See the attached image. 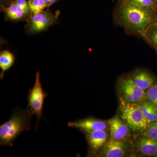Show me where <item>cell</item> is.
<instances>
[{
    "instance_id": "cell-13",
    "label": "cell",
    "mask_w": 157,
    "mask_h": 157,
    "mask_svg": "<svg viewBox=\"0 0 157 157\" xmlns=\"http://www.w3.org/2000/svg\"><path fill=\"white\" fill-rule=\"evenodd\" d=\"M137 104L149 122L157 121V107L147 100Z\"/></svg>"
},
{
    "instance_id": "cell-11",
    "label": "cell",
    "mask_w": 157,
    "mask_h": 157,
    "mask_svg": "<svg viewBox=\"0 0 157 157\" xmlns=\"http://www.w3.org/2000/svg\"><path fill=\"white\" fill-rule=\"evenodd\" d=\"M135 147L140 155L155 157L157 153V140L144 134L136 140Z\"/></svg>"
},
{
    "instance_id": "cell-12",
    "label": "cell",
    "mask_w": 157,
    "mask_h": 157,
    "mask_svg": "<svg viewBox=\"0 0 157 157\" xmlns=\"http://www.w3.org/2000/svg\"><path fill=\"white\" fill-rule=\"evenodd\" d=\"M130 77L137 85L144 91L156 83V79L155 76L146 70L135 71L132 73Z\"/></svg>"
},
{
    "instance_id": "cell-22",
    "label": "cell",
    "mask_w": 157,
    "mask_h": 157,
    "mask_svg": "<svg viewBox=\"0 0 157 157\" xmlns=\"http://www.w3.org/2000/svg\"><path fill=\"white\" fill-rule=\"evenodd\" d=\"M43 1L46 3L47 7H48L51 6L54 3L56 2L59 0H43Z\"/></svg>"
},
{
    "instance_id": "cell-21",
    "label": "cell",
    "mask_w": 157,
    "mask_h": 157,
    "mask_svg": "<svg viewBox=\"0 0 157 157\" xmlns=\"http://www.w3.org/2000/svg\"><path fill=\"white\" fill-rule=\"evenodd\" d=\"M144 134L153 139L157 140V121L150 122Z\"/></svg>"
},
{
    "instance_id": "cell-8",
    "label": "cell",
    "mask_w": 157,
    "mask_h": 157,
    "mask_svg": "<svg viewBox=\"0 0 157 157\" xmlns=\"http://www.w3.org/2000/svg\"><path fill=\"white\" fill-rule=\"evenodd\" d=\"M108 122L93 117H88L73 122H69L68 126L76 128L83 133L98 130H107Z\"/></svg>"
},
{
    "instance_id": "cell-14",
    "label": "cell",
    "mask_w": 157,
    "mask_h": 157,
    "mask_svg": "<svg viewBox=\"0 0 157 157\" xmlns=\"http://www.w3.org/2000/svg\"><path fill=\"white\" fill-rule=\"evenodd\" d=\"M15 58L14 55L8 50L3 51L0 53V68L2 70L1 79L4 76V73L11 67L14 64Z\"/></svg>"
},
{
    "instance_id": "cell-16",
    "label": "cell",
    "mask_w": 157,
    "mask_h": 157,
    "mask_svg": "<svg viewBox=\"0 0 157 157\" xmlns=\"http://www.w3.org/2000/svg\"><path fill=\"white\" fill-rule=\"evenodd\" d=\"M3 10L8 17L12 20L21 19L25 16L13 3L9 7L3 8Z\"/></svg>"
},
{
    "instance_id": "cell-23",
    "label": "cell",
    "mask_w": 157,
    "mask_h": 157,
    "mask_svg": "<svg viewBox=\"0 0 157 157\" xmlns=\"http://www.w3.org/2000/svg\"><path fill=\"white\" fill-rule=\"evenodd\" d=\"M154 1L155 2L157 5V0H154Z\"/></svg>"
},
{
    "instance_id": "cell-19",
    "label": "cell",
    "mask_w": 157,
    "mask_h": 157,
    "mask_svg": "<svg viewBox=\"0 0 157 157\" xmlns=\"http://www.w3.org/2000/svg\"><path fill=\"white\" fill-rule=\"evenodd\" d=\"M130 2L140 7L150 8L157 11V5L154 0H128Z\"/></svg>"
},
{
    "instance_id": "cell-18",
    "label": "cell",
    "mask_w": 157,
    "mask_h": 157,
    "mask_svg": "<svg viewBox=\"0 0 157 157\" xmlns=\"http://www.w3.org/2000/svg\"><path fill=\"white\" fill-rule=\"evenodd\" d=\"M147 100L157 107V83L146 90Z\"/></svg>"
},
{
    "instance_id": "cell-5",
    "label": "cell",
    "mask_w": 157,
    "mask_h": 157,
    "mask_svg": "<svg viewBox=\"0 0 157 157\" xmlns=\"http://www.w3.org/2000/svg\"><path fill=\"white\" fill-rule=\"evenodd\" d=\"M59 14L58 11L54 14L48 9L33 14L27 26L28 31L33 34L45 30L56 22Z\"/></svg>"
},
{
    "instance_id": "cell-20",
    "label": "cell",
    "mask_w": 157,
    "mask_h": 157,
    "mask_svg": "<svg viewBox=\"0 0 157 157\" xmlns=\"http://www.w3.org/2000/svg\"><path fill=\"white\" fill-rule=\"evenodd\" d=\"M13 3L17 6L20 11L25 15H29L30 12L31 13L28 2L26 0H16Z\"/></svg>"
},
{
    "instance_id": "cell-4",
    "label": "cell",
    "mask_w": 157,
    "mask_h": 157,
    "mask_svg": "<svg viewBox=\"0 0 157 157\" xmlns=\"http://www.w3.org/2000/svg\"><path fill=\"white\" fill-rule=\"evenodd\" d=\"M48 96V93L45 92L42 88L40 81V73L37 72L33 87L29 90L28 97V104L27 107L31 116L35 115L36 116L37 120L36 130L37 128L39 120L43 117L42 113L44 101Z\"/></svg>"
},
{
    "instance_id": "cell-15",
    "label": "cell",
    "mask_w": 157,
    "mask_h": 157,
    "mask_svg": "<svg viewBox=\"0 0 157 157\" xmlns=\"http://www.w3.org/2000/svg\"><path fill=\"white\" fill-rule=\"evenodd\" d=\"M141 37L157 51V21L149 27Z\"/></svg>"
},
{
    "instance_id": "cell-6",
    "label": "cell",
    "mask_w": 157,
    "mask_h": 157,
    "mask_svg": "<svg viewBox=\"0 0 157 157\" xmlns=\"http://www.w3.org/2000/svg\"><path fill=\"white\" fill-rule=\"evenodd\" d=\"M120 87L124 101L132 104H139L147 100L146 92L136 84L132 78L121 79Z\"/></svg>"
},
{
    "instance_id": "cell-24",
    "label": "cell",
    "mask_w": 157,
    "mask_h": 157,
    "mask_svg": "<svg viewBox=\"0 0 157 157\" xmlns=\"http://www.w3.org/2000/svg\"><path fill=\"white\" fill-rule=\"evenodd\" d=\"M155 157H157V154L155 155Z\"/></svg>"
},
{
    "instance_id": "cell-2",
    "label": "cell",
    "mask_w": 157,
    "mask_h": 157,
    "mask_svg": "<svg viewBox=\"0 0 157 157\" xmlns=\"http://www.w3.org/2000/svg\"><path fill=\"white\" fill-rule=\"evenodd\" d=\"M31 117L27 108L15 110L9 121L0 125L1 146H12L20 134L29 131Z\"/></svg>"
},
{
    "instance_id": "cell-1",
    "label": "cell",
    "mask_w": 157,
    "mask_h": 157,
    "mask_svg": "<svg viewBox=\"0 0 157 157\" xmlns=\"http://www.w3.org/2000/svg\"><path fill=\"white\" fill-rule=\"evenodd\" d=\"M118 23L128 32L142 36L152 25L157 21V11L121 0L115 14Z\"/></svg>"
},
{
    "instance_id": "cell-7",
    "label": "cell",
    "mask_w": 157,
    "mask_h": 157,
    "mask_svg": "<svg viewBox=\"0 0 157 157\" xmlns=\"http://www.w3.org/2000/svg\"><path fill=\"white\" fill-rule=\"evenodd\" d=\"M107 122L110 129V139L119 141L128 140L131 130L121 118L116 115Z\"/></svg>"
},
{
    "instance_id": "cell-9",
    "label": "cell",
    "mask_w": 157,
    "mask_h": 157,
    "mask_svg": "<svg viewBox=\"0 0 157 157\" xmlns=\"http://www.w3.org/2000/svg\"><path fill=\"white\" fill-rule=\"evenodd\" d=\"M84 134L90 152L93 154L102 150L107 143L109 136L107 130H104L86 132Z\"/></svg>"
},
{
    "instance_id": "cell-3",
    "label": "cell",
    "mask_w": 157,
    "mask_h": 157,
    "mask_svg": "<svg viewBox=\"0 0 157 157\" xmlns=\"http://www.w3.org/2000/svg\"><path fill=\"white\" fill-rule=\"evenodd\" d=\"M119 111L121 117L135 133H144L150 122L137 104H132L120 98Z\"/></svg>"
},
{
    "instance_id": "cell-17",
    "label": "cell",
    "mask_w": 157,
    "mask_h": 157,
    "mask_svg": "<svg viewBox=\"0 0 157 157\" xmlns=\"http://www.w3.org/2000/svg\"><path fill=\"white\" fill-rule=\"evenodd\" d=\"M28 2L32 14L44 11L45 8L48 7L43 0H29Z\"/></svg>"
},
{
    "instance_id": "cell-10",
    "label": "cell",
    "mask_w": 157,
    "mask_h": 157,
    "mask_svg": "<svg viewBox=\"0 0 157 157\" xmlns=\"http://www.w3.org/2000/svg\"><path fill=\"white\" fill-rule=\"evenodd\" d=\"M126 141L110 139L101 150L98 157H123L127 154L128 144Z\"/></svg>"
}]
</instances>
